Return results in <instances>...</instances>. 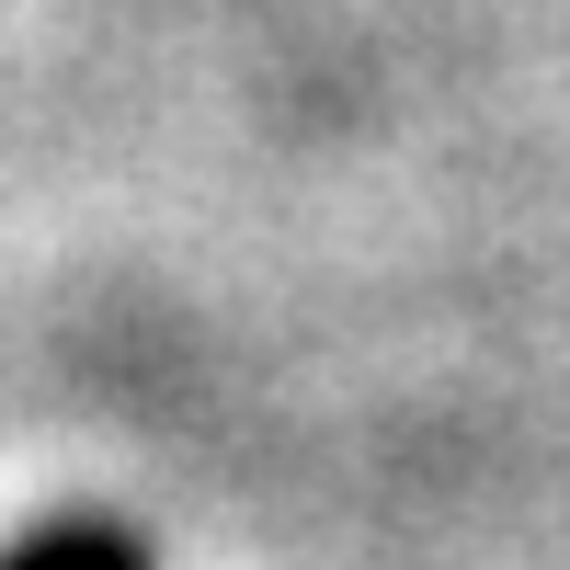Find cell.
<instances>
[{
    "instance_id": "obj_1",
    "label": "cell",
    "mask_w": 570,
    "mask_h": 570,
    "mask_svg": "<svg viewBox=\"0 0 570 570\" xmlns=\"http://www.w3.org/2000/svg\"><path fill=\"white\" fill-rule=\"evenodd\" d=\"M12 570H137V548H126V537H104V525H80V537H35Z\"/></svg>"
}]
</instances>
